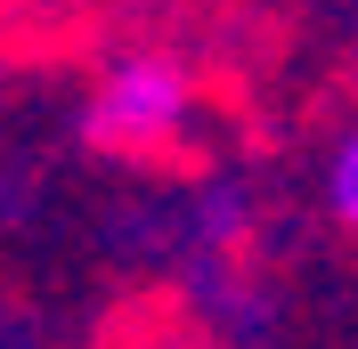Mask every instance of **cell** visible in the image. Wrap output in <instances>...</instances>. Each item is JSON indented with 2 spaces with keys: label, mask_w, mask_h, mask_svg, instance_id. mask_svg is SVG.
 <instances>
[{
  "label": "cell",
  "mask_w": 358,
  "mask_h": 349,
  "mask_svg": "<svg viewBox=\"0 0 358 349\" xmlns=\"http://www.w3.org/2000/svg\"><path fill=\"white\" fill-rule=\"evenodd\" d=\"M196 106H203L196 73L179 66V57H163V49H138V57H114L90 82L73 131H82L90 154H106V163H163V154L187 147Z\"/></svg>",
  "instance_id": "1"
},
{
  "label": "cell",
  "mask_w": 358,
  "mask_h": 349,
  "mask_svg": "<svg viewBox=\"0 0 358 349\" xmlns=\"http://www.w3.org/2000/svg\"><path fill=\"white\" fill-rule=\"evenodd\" d=\"M326 211H334V228L358 236V122L334 138V154H326Z\"/></svg>",
  "instance_id": "2"
},
{
  "label": "cell",
  "mask_w": 358,
  "mask_h": 349,
  "mask_svg": "<svg viewBox=\"0 0 358 349\" xmlns=\"http://www.w3.org/2000/svg\"><path fill=\"white\" fill-rule=\"evenodd\" d=\"M147 349H196V341H147Z\"/></svg>",
  "instance_id": "3"
}]
</instances>
